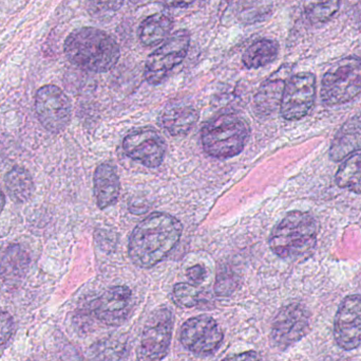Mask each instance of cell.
Returning a JSON list of instances; mask_svg holds the SVG:
<instances>
[{
  "instance_id": "cell-2",
  "label": "cell",
  "mask_w": 361,
  "mask_h": 361,
  "mask_svg": "<svg viewBox=\"0 0 361 361\" xmlns=\"http://www.w3.org/2000/svg\"><path fill=\"white\" fill-rule=\"evenodd\" d=\"M69 61L86 71H109L120 59L118 42L103 30L85 27L74 30L65 42Z\"/></svg>"
},
{
  "instance_id": "cell-31",
  "label": "cell",
  "mask_w": 361,
  "mask_h": 361,
  "mask_svg": "<svg viewBox=\"0 0 361 361\" xmlns=\"http://www.w3.org/2000/svg\"><path fill=\"white\" fill-rule=\"evenodd\" d=\"M4 203H6V199H4V193L0 190V213H1L2 209L4 207Z\"/></svg>"
},
{
  "instance_id": "cell-28",
  "label": "cell",
  "mask_w": 361,
  "mask_h": 361,
  "mask_svg": "<svg viewBox=\"0 0 361 361\" xmlns=\"http://www.w3.org/2000/svg\"><path fill=\"white\" fill-rule=\"evenodd\" d=\"M186 276L192 283L197 285L205 280L206 269L202 265H193L186 271Z\"/></svg>"
},
{
  "instance_id": "cell-8",
  "label": "cell",
  "mask_w": 361,
  "mask_h": 361,
  "mask_svg": "<svg viewBox=\"0 0 361 361\" xmlns=\"http://www.w3.org/2000/svg\"><path fill=\"white\" fill-rule=\"evenodd\" d=\"M316 99V78L311 72H299L288 78L284 86L280 112L286 120L297 121L307 117Z\"/></svg>"
},
{
  "instance_id": "cell-4",
  "label": "cell",
  "mask_w": 361,
  "mask_h": 361,
  "mask_svg": "<svg viewBox=\"0 0 361 361\" xmlns=\"http://www.w3.org/2000/svg\"><path fill=\"white\" fill-rule=\"evenodd\" d=\"M250 129L245 121L233 114H221L212 119L202 129L204 150L214 158L237 156L247 142Z\"/></svg>"
},
{
  "instance_id": "cell-10",
  "label": "cell",
  "mask_w": 361,
  "mask_h": 361,
  "mask_svg": "<svg viewBox=\"0 0 361 361\" xmlns=\"http://www.w3.org/2000/svg\"><path fill=\"white\" fill-rule=\"evenodd\" d=\"M35 110L42 126L51 133L63 131L71 119V103L67 95L54 85H46L38 89Z\"/></svg>"
},
{
  "instance_id": "cell-1",
  "label": "cell",
  "mask_w": 361,
  "mask_h": 361,
  "mask_svg": "<svg viewBox=\"0 0 361 361\" xmlns=\"http://www.w3.org/2000/svg\"><path fill=\"white\" fill-rule=\"evenodd\" d=\"M182 231V224L175 216L163 212L150 214L133 229L129 256L137 266L152 268L175 249Z\"/></svg>"
},
{
  "instance_id": "cell-30",
  "label": "cell",
  "mask_w": 361,
  "mask_h": 361,
  "mask_svg": "<svg viewBox=\"0 0 361 361\" xmlns=\"http://www.w3.org/2000/svg\"><path fill=\"white\" fill-rule=\"evenodd\" d=\"M231 360H244V358H247V360H256V358H258V356L256 355V354L254 353H250L246 354V355L242 356V355H237V356H233V357H229Z\"/></svg>"
},
{
  "instance_id": "cell-22",
  "label": "cell",
  "mask_w": 361,
  "mask_h": 361,
  "mask_svg": "<svg viewBox=\"0 0 361 361\" xmlns=\"http://www.w3.org/2000/svg\"><path fill=\"white\" fill-rule=\"evenodd\" d=\"M335 180L339 188L361 194V153L345 158L337 171Z\"/></svg>"
},
{
  "instance_id": "cell-15",
  "label": "cell",
  "mask_w": 361,
  "mask_h": 361,
  "mask_svg": "<svg viewBox=\"0 0 361 361\" xmlns=\"http://www.w3.org/2000/svg\"><path fill=\"white\" fill-rule=\"evenodd\" d=\"M361 150V112L343 123L333 139L330 158L335 162L345 160L352 154Z\"/></svg>"
},
{
  "instance_id": "cell-7",
  "label": "cell",
  "mask_w": 361,
  "mask_h": 361,
  "mask_svg": "<svg viewBox=\"0 0 361 361\" xmlns=\"http://www.w3.org/2000/svg\"><path fill=\"white\" fill-rule=\"evenodd\" d=\"M173 317L169 307H160L146 322L137 348L140 360H161L169 353L173 337Z\"/></svg>"
},
{
  "instance_id": "cell-27",
  "label": "cell",
  "mask_w": 361,
  "mask_h": 361,
  "mask_svg": "<svg viewBox=\"0 0 361 361\" xmlns=\"http://www.w3.org/2000/svg\"><path fill=\"white\" fill-rule=\"evenodd\" d=\"M14 332V321L10 314L0 311V345L6 343Z\"/></svg>"
},
{
  "instance_id": "cell-24",
  "label": "cell",
  "mask_w": 361,
  "mask_h": 361,
  "mask_svg": "<svg viewBox=\"0 0 361 361\" xmlns=\"http://www.w3.org/2000/svg\"><path fill=\"white\" fill-rule=\"evenodd\" d=\"M303 8L312 23H328L338 12L341 0H303Z\"/></svg>"
},
{
  "instance_id": "cell-9",
  "label": "cell",
  "mask_w": 361,
  "mask_h": 361,
  "mask_svg": "<svg viewBox=\"0 0 361 361\" xmlns=\"http://www.w3.org/2000/svg\"><path fill=\"white\" fill-rule=\"evenodd\" d=\"M311 315L301 303H290L282 307L271 326L274 347L284 351L300 341L310 330Z\"/></svg>"
},
{
  "instance_id": "cell-11",
  "label": "cell",
  "mask_w": 361,
  "mask_h": 361,
  "mask_svg": "<svg viewBox=\"0 0 361 361\" xmlns=\"http://www.w3.org/2000/svg\"><path fill=\"white\" fill-rule=\"evenodd\" d=\"M180 343L191 353L210 355L220 348L223 332L214 318L201 315L191 318L183 324Z\"/></svg>"
},
{
  "instance_id": "cell-26",
  "label": "cell",
  "mask_w": 361,
  "mask_h": 361,
  "mask_svg": "<svg viewBox=\"0 0 361 361\" xmlns=\"http://www.w3.org/2000/svg\"><path fill=\"white\" fill-rule=\"evenodd\" d=\"M173 298L179 307H193L199 302L200 290L192 284L179 283L173 288Z\"/></svg>"
},
{
  "instance_id": "cell-23",
  "label": "cell",
  "mask_w": 361,
  "mask_h": 361,
  "mask_svg": "<svg viewBox=\"0 0 361 361\" xmlns=\"http://www.w3.org/2000/svg\"><path fill=\"white\" fill-rule=\"evenodd\" d=\"M11 199L17 203H25L31 197L34 190L33 180L27 170L14 167L4 177Z\"/></svg>"
},
{
  "instance_id": "cell-13",
  "label": "cell",
  "mask_w": 361,
  "mask_h": 361,
  "mask_svg": "<svg viewBox=\"0 0 361 361\" xmlns=\"http://www.w3.org/2000/svg\"><path fill=\"white\" fill-rule=\"evenodd\" d=\"M123 148L133 160L145 167H158L164 159L166 146L158 131L140 129L125 137Z\"/></svg>"
},
{
  "instance_id": "cell-25",
  "label": "cell",
  "mask_w": 361,
  "mask_h": 361,
  "mask_svg": "<svg viewBox=\"0 0 361 361\" xmlns=\"http://www.w3.org/2000/svg\"><path fill=\"white\" fill-rule=\"evenodd\" d=\"M123 2L124 0H88V11L95 18L105 20L122 8Z\"/></svg>"
},
{
  "instance_id": "cell-19",
  "label": "cell",
  "mask_w": 361,
  "mask_h": 361,
  "mask_svg": "<svg viewBox=\"0 0 361 361\" xmlns=\"http://www.w3.org/2000/svg\"><path fill=\"white\" fill-rule=\"evenodd\" d=\"M286 83L284 78L273 76L261 85L255 97V107L259 114L267 116L277 110L281 104Z\"/></svg>"
},
{
  "instance_id": "cell-12",
  "label": "cell",
  "mask_w": 361,
  "mask_h": 361,
  "mask_svg": "<svg viewBox=\"0 0 361 361\" xmlns=\"http://www.w3.org/2000/svg\"><path fill=\"white\" fill-rule=\"evenodd\" d=\"M334 337L345 351L357 349L361 345V296L351 295L341 301L334 321Z\"/></svg>"
},
{
  "instance_id": "cell-5",
  "label": "cell",
  "mask_w": 361,
  "mask_h": 361,
  "mask_svg": "<svg viewBox=\"0 0 361 361\" xmlns=\"http://www.w3.org/2000/svg\"><path fill=\"white\" fill-rule=\"evenodd\" d=\"M361 93V57L351 55L333 64L322 78V100L326 105L349 103Z\"/></svg>"
},
{
  "instance_id": "cell-3",
  "label": "cell",
  "mask_w": 361,
  "mask_h": 361,
  "mask_svg": "<svg viewBox=\"0 0 361 361\" xmlns=\"http://www.w3.org/2000/svg\"><path fill=\"white\" fill-rule=\"evenodd\" d=\"M318 230L317 222L311 214L290 212L271 231L269 247L284 260H307L315 250Z\"/></svg>"
},
{
  "instance_id": "cell-14",
  "label": "cell",
  "mask_w": 361,
  "mask_h": 361,
  "mask_svg": "<svg viewBox=\"0 0 361 361\" xmlns=\"http://www.w3.org/2000/svg\"><path fill=\"white\" fill-rule=\"evenodd\" d=\"M133 292L127 286H114L93 302L97 319L107 326H121L133 309Z\"/></svg>"
},
{
  "instance_id": "cell-17",
  "label": "cell",
  "mask_w": 361,
  "mask_h": 361,
  "mask_svg": "<svg viewBox=\"0 0 361 361\" xmlns=\"http://www.w3.org/2000/svg\"><path fill=\"white\" fill-rule=\"evenodd\" d=\"M199 119L197 110L189 105H173L161 114V124L173 136H183L191 131Z\"/></svg>"
},
{
  "instance_id": "cell-29",
  "label": "cell",
  "mask_w": 361,
  "mask_h": 361,
  "mask_svg": "<svg viewBox=\"0 0 361 361\" xmlns=\"http://www.w3.org/2000/svg\"><path fill=\"white\" fill-rule=\"evenodd\" d=\"M195 0H169V4L176 8H185V6H190Z\"/></svg>"
},
{
  "instance_id": "cell-20",
  "label": "cell",
  "mask_w": 361,
  "mask_h": 361,
  "mask_svg": "<svg viewBox=\"0 0 361 361\" xmlns=\"http://www.w3.org/2000/svg\"><path fill=\"white\" fill-rule=\"evenodd\" d=\"M173 29V21L165 14L147 17L139 30L140 40L146 47H154L167 40Z\"/></svg>"
},
{
  "instance_id": "cell-21",
  "label": "cell",
  "mask_w": 361,
  "mask_h": 361,
  "mask_svg": "<svg viewBox=\"0 0 361 361\" xmlns=\"http://www.w3.org/2000/svg\"><path fill=\"white\" fill-rule=\"evenodd\" d=\"M279 54V45L274 40H257L250 45L243 57L242 61L248 69H258L273 63Z\"/></svg>"
},
{
  "instance_id": "cell-6",
  "label": "cell",
  "mask_w": 361,
  "mask_h": 361,
  "mask_svg": "<svg viewBox=\"0 0 361 361\" xmlns=\"http://www.w3.org/2000/svg\"><path fill=\"white\" fill-rule=\"evenodd\" d=\"M190 36L186 30L169 36L148 57L145 67V78L149 84L159 85L169 78L171 72L180 65L188 52Z\"/></svg>"
},
{
  "instance_id": "cell-16",
  "label": "cell",
  "mask_w": 361,
  "mask_h": 361,
  "mask_svg": "<svg viewBox=\"0 0 361 361\" xmlns=\"http://www.w3.org/2000/svg\"><path fill=\"white\" fill-rule=\"evenodd\" d=\"M121 184L114 165L102 163L94 173V195L97 206L107 209L118 201Z\"/></svg>"
},
{
  "instance_id": "cell-18",
  "label": "cell",
  "mask_w": 361,
  "mask_h": 361,
  "mask_svg": "<svg viewBox=\"0 0 361 361\" xmlns=\"http://www.w3.org/2000/svg\"><path fill=\"white\" fill-rule=\"evenodd\" d=\"M29 264V254L23 248L10 246L0 262V276L8 285H16L25 277Z\"/></svg>"
}]
</instances>
